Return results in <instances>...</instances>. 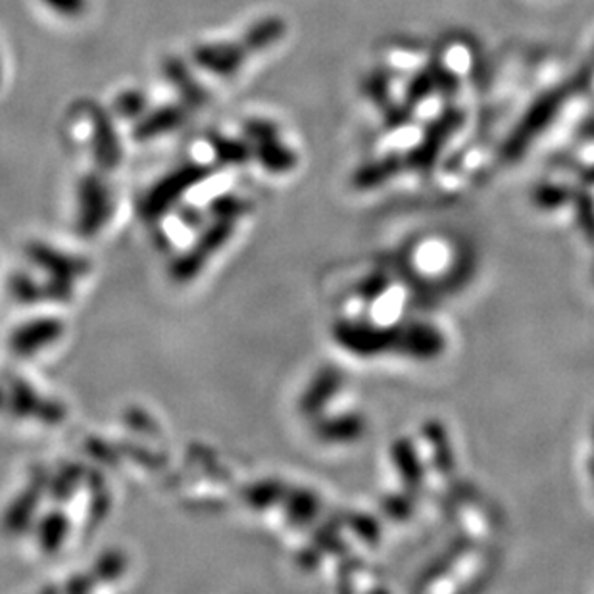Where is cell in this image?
I'll return each instance as SVG.
<instances>
[{
    "label": "cell",
    "instance_id": "cell-3",
    "mask_svg": "<svg viewBox=\"0 0 594 594\" xmlns=\"http://www.w3.org/2000/svg\"><path fill=\"white\" fill-rule=\"evenodd\" d=\"M286 32V24L278 20V18H266L258 24H254L248 32H246L243 45L246 50H261V48H268L273 45L276 40Z\"/></svg>",
    "mask_w": 594,
    "mask_h": 594
},
{
    "label": "cell",
    "instance_id": "cell-4",
    "mask_svg": "<svg viewBox=\"0 0 594 594\" xmlns=\"http://www.w3.org/2000/svg\"><path fill=\"white\" fill-rule=\"evenodd\" d=\"M182 112L177 108H162V110L154 112L151 118L144 119L141 127H139V133L141 137H154L174 129L179 121H182Z\"/></svg>",
    "mask_w": 594,
    "mask_h": 594
},
{
    "label": "cell",
    "instance_id": "cell-6",
    "mask_svg": "<svg viewBox=\"0 0 594 594\" xmlns=\"http://www.w3.org/2000/svg\"><path fill=\"white\" fill-rule=\"evenodd\" d=\"M48 9L60 14L63 18H78L85 14L89 7V0H43Z\"/></svg>",
    "mask_w": 594,
    "mask_h": 594
},
{
    "label": "cell",
    "instance_id": "cell-5",
    "mask_svg": "<svg viewBox=\"0 0 594 594\" xmlns=\"http://www.w3.org/2000/svg\"><path fill=\"white\" fill-rule=\"evenodd\" d=\"M96 154L101 159L114 160L118 156V141L108 116H98L96 119Z\"/></svg>",
    "mask_w": 594,
    "mask_h": 594
},
{
    "label": "cell",
    "instance_id": "cell-2",
    "mask_svg": "<svg viewBox=\"0 0 594 594\" xmlns=\"http://www.w3.org/2000/svg\"><path fill=\"white\" fill-rule=\"evenodd\" d=\"M245 45H230V43H216V45H202L195 50V60L200 68H205L216 75H233L238 72L246 58Z\"/></svg>",
    "mask_w": 594,
    "mask_h": 594
},
{
    "label": "cell",
    "instance_id": "cell-8",
    "mask_svg": "<svg viewBox=\"0 0 594 594\" xmlns=\"http://www.w3.org/2000/svg\"><path fill=\"white\" fill-rule=\"evenodd\" d=\"M0 83H2V66H0Z\"/></svg>",
    "mask_w": 594,
    "mask_h": 594
},
{
    "label": "cell",
    "instance_id": "cell-7",
    "mask_svg": "<svg viewBox=\"0 0 594 594\" xmlns=\"http://www.w3.org/2000/svg\"><path fill=\"white\" fill-rule=\"evenodd\" d=\"M144 108V98L137 91H129L118 98V110L124 116H139Z\"/></svg>",
    "mask_w": 594,
    "mask_h": 594
},
{
    "label": "cell",
    "instance_id": "cell-1",
    "mask_svg": "<svg viewBox=\"0 0 594 594\" xmlns=\"http://www.w3.org/2000/svg\"><path fill=\"white\" fill-rule=\"evenodd\" d=\"M454 245L449 238L431 237L418 238L406 256V268L418 278H443L451 273L456 261Z\"/></svg>",
    "mask_w": 594,
    "mask_h": 594
}]
</instances>
